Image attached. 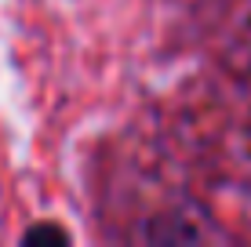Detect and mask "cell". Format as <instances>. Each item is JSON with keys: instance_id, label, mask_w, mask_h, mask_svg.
<instances>
[{"instance_id": "1", "label": "cell", "mask_w": 251, "mask_h": 247, "mask_svg": "<svg viewBox=\"0 0 251 247\" xmlns=\"http://www.w3.org/2000/svg\"><path fill=\"white\" fill-rule=\"evenodd\" d=\"M37 240H66V233L55 229V225H33L25 233V244H37Z\"/></svg>"}]
</instances>
